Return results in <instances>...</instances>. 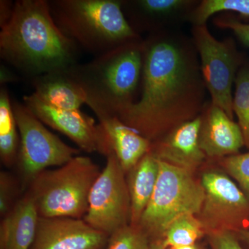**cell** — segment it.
<instances>
[{"instance_id":"obj_11","label":"cell","mask_w":249,"mask_h":249,"mask_svg":"<svg viewBox=\"0 0 249 249\" xmlns=\"http://www.w3.org/2000/svg\"><path fill=\"white\" fill-rule=\"evenodd\" d=\"M23 103L41 122L65 134L83 151L97 152L106 157L113 153L102 127L80 109H57L34 93L24 96Z\"/></svg>"},{"instance_id":"obj_8","label":"cell","mask_w":249,"mask_h":249,"mask_svg":"<svg viewBox=\"0 0 249 249\" xmlns=\"http://www.w3.org/2000/svg\"><path fill=\"white\" fill-rule=\"evenodd\" d=\"M192 35L211 101L233 119L232 88L237 71L244 62L242 54L232 38L217 40L206 24L193 26Z\"/></svg>"},{"instance_id":"obj_19","label":"cell","mask_w":249,"mask_h":249,"mask_svg":"<svg viewBox=\"0 0 249 249\" xmlns=\"http://www.w3.org/2000/svg\"><path fill=\"white\" fill-rule=\"evenodd\" d=\"M159 171V160L150 152L126 174L130 198L129 225L138 227L142 214L155 191Z\"/></svg>"},{"instance_id":"obj_14","label":"cell","mask_w":249,"mask_h":249,"mask_svg":"<svg viewBox=\"0 0 249 249\" xmlns=\"http://www.w3.org/2000/svg\"><path fill=\"white\" fill-rule=\"evenodd\" d=\"M201 118L199 145L206 157L222 159L237 155L245 146L238 124L211 101L206 102Z\"/></svg>"},{"instance_id":"obj_32","label":"cell","mask_w":249,"mask_h":249,"mask_svg":"<svg viewBox=\"0 0 249 249\" xmlns=\"http://www.w3.org/2000/svg\"><path fill=\"white\" fill-rule=\"evenodd\" d=\"M165 249H204L200 246L198 245L197 244H195V245H188V246H183V247H172V248H168Z\"/></svg>"},{"instance_id":"obj_6","label":"cell","mask_w":249,"mask_h":249,"mask_svg":"<svg viewBox=\"0 0 249 249\" xmlns=\"http://www.w3.org/2000/svg\"><path fill=\"white\" fill-rule=\"evenodd\" d=\"M159 165L155 191L138 225L151 242L161 240L170 224L181 216H197L204 198L200 181L193 173L160 160Z\"/></svg>"},{"instance_id":"obj_31","label":"cell","mask_w":249,"mask_h":249,"mask_svg":"<svg viewBox=\"0 0 249 249\" xmlns=\"http://www.w3.org/2000/svg\"><path fill=\"white\" fill-rule=\"evenodd\" d=\"M235 234L239 240L244 242L249 247V231H243Z\"/></svg>"},{"instance_id":"obj_3","label":"cell","mask_w":249,"mask_h":249,"mask_svg":"<svg viewBox=\"0 0 249 249\" xmlns=\"http://www.w3.org/2000/svg\"><path fill=\"white\" fill-rule=\"evenodd\" d=\"M143 40L133 41L73 65L69 71L84 89L96 116H117L134 102L142 80Z\"/></svg>"},{"instance_id":"obj_9","label":"cell","mask_w":249,"mask_h":249,"mask_svg":"<svg viewBox=\"0 0 249 249\" xmlns=\"http://www.w3.org/2000/svg\"><path fill=\"white\" fill-rule=\"evenodd\" d=\"M106 158V166L90 192L83 219L109 237L130 224V198L125 173L116 156L112 153Z\"/></svg>"},{"instance_id":"obj_26","label":"cell","mask_w":249,"mask_h":249,"mask_svg":"<svg viewBox=\"0 0 249 249\" xmlns=\"http://www.w3.org/2000/svg\"><path fill=\"white\" fill-rule=\"evenodd\" d=\"M19 181L6 171L0 173V214L6 215L13 209L18 200L16 196L19 191ZM22 188V187H21Z\"/></svg>"},{"instance_id":"obj_20","label":"cell","mask_w":249,"mask_h":249,"mask_svg":"<svg viewBox=\"0 0 249 249\" xmlns=\"http://www.w3.org/2000/svg\"><path fill=\"white\" fill-rule=\"evenodd\" d=\"M18 125L12 101L5 85L0 90V158L4 166L17 163L19 147Z\"/></svg>"},{"instance_id":"obj_16","label":"cell","mask_w":249,"mask_h":249,"mask_svg":"<svg viewBox=\"0 0 249 249\" xmlns=\"http://www.w3.org/2000/svg\"><path fill=\"white\" fill-rule=\"evenodd\" d=\"M96 116L106 133L111 150L126 175L144 156L150 152L152 142L124 124L117 116L108 114Z\"/></svg>"},{"instance_id":"obj_1","label":"cell","mask_w":249,"mask_h":249,"mask_svg":"<svg viewBox=\"0 0 249 249\" xmlns=\"http://www.w3.org/2000/svg\"><path fill=\"white\" fill-rule=\"evenodd\" d=\"M143 46L139 96L117 117L153 142L201 115L206 88L193 40L163 29Z\"/></svg>"},{"instance_id":"obj_13","label":"cell","mask_w":249,"mask_h":249,"mask_svg":"<svg viewBox=\"0 0 249 249\" xmlns=\"http://www.w3.org/2000/svg\"><path fill=\"white\" fill-rule=\"evenodd\" d=\"M201 115L175 127L152 142L150 152L159 160L194 173L207 158L199 145Z\"/></svg>"},{"instance_id":"obj_24","label":"cell","mask_w":249,"mask_h":249,"mask_svg":"<svg viewBox=\"0 0 249 249\" xmlns=\"http://www.w3.org/2000/svg\"><path fill=\"white\" fill-rule=\"evenodd\" d=\"M151 242L140 228L128 225L109 236L106 249H149Z\"/></svg>"},{"instance_id":"obj_4","label":"cell","mask_w":249,"mask_h":249,"mask_svg":"<svg viewBox=\"0 0 249 249\" xmlns=\"http://www.w3.org/2000/svg\"><path fill=\"white\" fill-rule=\"evenodd\" d=\"M58 27L78 48L95 57L142 37L127 22L122 0H50Z\"/></svg>"},{"instance_id":"obj_15","label":"cell","mask_w":249,"mask_h":249,"mask_svg":"<svg viewBox=\"0 0 249 249\" xmlns=\"http://www.w3.org/2000/svg\"><path fill=\"white\" fill-rule=\"evenodd\" d=\"M197 4L188 0H134L122 1V9L129 25L140 35L141 31L163 30L170 19H187Z\"/></svg>"},{"instance_id":"obj_18","label":"cell","mask_w":249,"mask_h":249,"mask_svg":"<svg viewBox=\"0 0 249 249\" xmlns=\"http://www.w3.org/2000/svg\"><path fill=\"white\" fill-rule=\"evenodd\" d=\"M68 70L32 78L33 93L46 104L57 109H80L86 104V93Z\"/></svg>"},{"instance_id":"obj_10","label":"cell","mask_w":249,"mask_h":249,"mask_svg":"<svg viewBox=\"0 0 249 249\" xmlns=\"http://www.w3.org/2000/svg\"><path fill=\"white\" fill-rule=\"evenodd\" d=\"M204 198L196 216L206 235L215 231H249V199L233 181L222 173L208 171L200 180Z\"/></svg>"},{"instance_id":"obj_29","label":"cell","mask_w":249,"mask_h":249,"mask_svg":"<svg viewBox=\"0 0 249 249\" xmlns=\"http://www.w3.org/2000/svg\"><path fill=\"white\" fill-rule=\"evenodd\" d=\"M14 3L8 0L0 1V27L6 24L12 16Z\"/></svg>"},{"instance_id":"obj_17","label":"cell","mask_w":249,"mask_h":249,"mask_svg":"<svg viewBox=\"0 0 249 249\" xmlns=\"http://www.w3.org/2000/svg\"><path fill=\"white\" fill-rule=\"evenodd\" d=\"M39 217L34 201L27 192L1 218L0 249H31Z\"/></svg>"},{"instance_id":"obj_5","label":"cell","mask_w":249,"mask_h":249,"mask_svg":"<svg viewBox=\"0 0 249 249\" xmlns=\"http://www.w3.org/2000/svg\"><path fill=\"white\" fill-rule=\"evenodd\" d=\"M101 173L90 157L76 156L58 168L39 174L27 192L41 217L83 219L90 192Z\"/></svg>"},{"instance_id":"obj_25","label":"cell","mask_w":249,"mask_h":249,"mask_svg":"<svg viewBox=\"0 0 249 249\" xmlns=\"http://www.w3.org/2000/svg\"><path fill=\"white\" fill-rule=\"evenodd\" d=\"M219 163L249 199V152L219 159Z\"/></svg>"},{"instance_id":"obj_22","label":"cell","mask_w":249,"mask_h":249,"mask_svg":"<svg viewBox=\"0 0 249 249\" xmlns=\"http://www.w3.org/2000/svg\"><path fill=\"white\" fill-rule=\"evenodd\" d=\"M232 110L238 119L245 146L249 149V62L244 61L235 80Z\"/></svg>"},{"instance_id":"obj_30","label":"cell","mask_w":249,"mask_h":249,"mask_svg":"<svg viewBox=\"0 0 249 249\" xmlns=\"http://www.w3.org/2000/svg\"><path fill=\"white\" fill-rule=\"evenodd\" d=\"M16 80L14 74L9 71L6 67L1 65V73H0V80H1V85H4L6 83L10 82H14Z\"/></svg>"},{"instance_id":"obj_28","label":"cell","mask_w":249,"mask_h":249,"mask_svg":"<svg viewBox=\"0 0 249 249\" xmlns=\"http://www.w3.org/2000/svg\"><path fill=\"white\" fill-rule=\"evenodd\" d=\"M212 249H243L235 233L229 231H215L208 233Z\"/></svg>"},{"instance_id":"obj_23","label":"cell","mask_w":249,"mask_h":249,"mask_svg":"<svg viewBox=\"0 0 249 249\" xmlns=\"http://www.w3.org/2000/svg\"><path fill=\"white\" fill-rule=\"evenodd\" d=\"M227 11L249 19V0H203L188 15L193 26L206 24L208 19L217 13Z\"/></svg>"},{"instance_id":"obj_12","label":"cell","mask_w":249,"mask_h":249,"mask_svg":"<svg viewBox=\"0 0 249 249\" xmlns=\"http://www.w3.org/2000/svg\"><path fill=\"white\" fill-rule=\"evenodd\" d=\"M109 238L83 219L40 217L31 249H106Z\"/></svg>"},{"instance_id":"obj_27","label":"cell","mask_w":249,"mask_h":249,"mask_svg":"<svg viewBox=\"0 0 249 249\" xmlns=\"http://www.w3.org/2000/svg\"><path fill=\"white\" fill-rule=\"evenodd\" d=\"M213 23L216 27L232 31L243 45L249 47V24L240 22L231 15L218 16Z\"/></svg>"},{"instance_id":"obj_7","label":"cell","mask_w":249,"mask_h":249,"mask_svg":"<svg viewBox=\"0 0 249 249\" xmlns=\"http://www.w3.org/2000/svg\"><path fill=\"white\" fill-rule=\"evenodd\" d=\"M12 105L19 133L17 164L24 189L42 171L65 164L79 155L80 150L46 128L24 103L12 101Z\"/></svg>"},{"instance_id":"obj_2","label":"cell","mask_w":249,"mask_h":249,"mask_svg":"<svg viewBox=\"0 0 249 249\" xmlns=\"http://www.w3.org/2000/svg\"><path fill=\"white\" fill-rule=\"evenodd\" d=\"M79 48L54 21L47 0H17L0 32V55L23 74L35 77L76 65Z\"/></svg>"},{"instance_id":"obj_33","label":"cell","mask_w":249,"mask_h":249,"mask_svg":"<svg viewBox=\"0 0 249 249\" xmlns=\"http://www.w3.org/2000/svg\"><path fill=\"white\" fill-rule=\"evenodd\" d=\"M165 249V248L163 247V245H162L161 241L157 240L151 242V245H150V249Z\"/></svg>"},{"instance_id":"obj_21","label":"cell","mask_w":249,"mask_h":249,"mask_svg":"<svg viewBox=\"0 0 249 249\" xmlns=\"http://www.w3.org/2000/svg\"><path fill=\"white\" fill-rule=\"evenodd\" d=\"M206 235L202 224L196 215L184 214L175 219L160 240L165 249L195 245Z\"/></svg>"}]
</instances>
